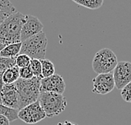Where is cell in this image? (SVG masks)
I'll return each mask as SVG.
<instances>
[{
	"label": "cell",
	"instance_id": "cell-24",
	"mask_svg": "<svg viewBox=\"0 0 131 125\" xmlns=\"http://www.w3.org/2000/svg\"><path fill=\"white\" fill-rule=\"evenodd\" d=\"M57 125H77V124L71 123V122H70V121L66 120L64 122H61V123H58Z\"/></svg>",
	"mask_w": 131,
	"mask_h": 125
},
{
	"label": "cell",
	"instance_id": "cell-25",
	"mask_svg": "<svg viewBox=\"0 0 131 125\" xmlns=\"http://www.w3.org/2000/svg\"><path fill=\"white\" fill-rule=\"evenodd\" d=\"M2 74H0V101H1V92L3 90V87H4V82H3V79H2Z\"/></svg>",
	"mask_w": 131,
	"mask_h": 125
},
{
	"label": "cell",
	"instance_id": "cell-6",
	"mask_svg": "<svg viewBox=\"0 0 131 125\" xmlns=\"http://www.w3.org/2000/svg\"><path fill=\"white\" fill-rule=\"evenodd\" d=\"M18 118L25 123L35 124L45 119L46 118V115L37 101L19 110Z\"/></svg>",
	"mask_w": 131,
	"mask_h": 125
},
{
	"label": "cell",
	"instance_id": "cell-27",
	"mask_svg": "<svg viewBox=\"0 0 131 125\" xmlns=\"http://www.w3.org/2000/svg\"><path fill=\"white\" fill-rule=\"evenodd\" d=\"M5 46L4 45V44H2V43H0V52H1L2 51V50H3V48H4V47Z\"/></svg>",
	"mask_w": 131,
	"mask_h": 125
},
{
	"label": "cell",
	"instance_id": "cell-12",
	"mask_svg": "<svg viewBox=\"0 0 131 125\" xmlns=\"http://www.w3.org/2000/svg\"><path fill=\"white\" fill-rule=\"evenodd\" d=\"M2 79L5 85L14 84L19 79V68L15 65L14 67L5 70L2 74Z\"/></svg>",
	"mask_w": 131,
	"mask_h": 125
},
{
	"label": "cell",
	"instance_id": "cell-5",
	"mask_svg": "<svg viewBox=\"0 0 131 125\" xmlns=\"http://www.w3.org/2000/svg\"><path fill=\"white\" fill-rule=\"evenodd\" d=\"M118 64L115 53L109 48H103L94 55L92 67L97 74L112 73Z\"/></svg>",
	"mask_w": 131,
	"mask_h": 125
},
{
	"label": "cell",
	"instance_id": "cell-26",
	"mask_svg": "<svg viewBox=\"0 0 131 125\" xmlns=\"http://www.w3.org/2000/svg\"><path fill=\"white\" fill-rule=\"evenodd\" d=\"M73 2H75L76 4H79V5H83V4H84V1L85 0H72Z\"/></svg>",
	"mask_w": 131,
	"mask_h": 125
},
{
	"label": "cell",
	"instance_id": "cell-2",
	"mask_svg": "<svg viewBox=\"0 0 131 125\" xmlns=\"http://www.w3.org/2000/svg\"><path fill=\"white\" fill-rule=\"evenodd\" d=\"M41 78L33 77L29 79H19L14 83L19 96V110L38 101L40 93Z\"/></svg>",
	"mask_w": 131,
	"mask_h": 125
},
{
	"label": "cell",
	"instance_id": "cell-14",
	"mask_svg": "<svg viewBox=\"0 0 131 125\" xmlns=\"http://www.w3.org/2000/svg\"><path fill=\"white\" fill-rule=\"evenodd\" d=\"M14 12L16 10L10 0H0V24Z\"/></svg>",
	"mask_w": 131,
	"mask_h": 125
},
{
	"label": "cell",
	"instance_id": "cell-23",
	"mask_svg": "<svg viewBox=\"0 0 131 125\" xmlns=\"http://www.w3.org/2000/svg\"><path fill=\"white\" fill-rule=\"evenodd\" d=\"M0 125H10V122L4 115L0 114Z\"/></svg>",
	"mask_w": 131,
	"mask_h": 125
},
{
	"label": "cell",
	"instance_id": "cell-4",
	"mask_svg": "<svg viewBox=\"0 0 131 125\" xmlns=\"http://www.w3.org/2000/svg\"><path fill=\"white\" fill-rule=\"evenodd\" d=\"M47 43L48 41L45 32L41 31L34 37L22 41L19 54H25L31 59L42 60L46 57Z\"/></svg>",
	"mask_w": 131,
	"mask_h": 125
},
{
	"label": "cell",
	"instance_id": "cell-19",
	"mask_svg": "<svg viewBox=\"0 0 131 125\" xmlns=\"http://www.w3.org/2000/svg\"><path fill=\"white\" fill-rule=\"evenodd\" d=\"M30 68L34 74V77L42 79V74H41V62L39 59H31L30 61Z\"/></svg>",
	"mask_w": 131,
	"mask_h": 125
},
{
	"label": "cell",
	"instance_id": "cell-8",
	"mask_svg": "<svg viewBox=\"0 0 131 125\" xmlns=\"http://www.w3.org/2000/svg\"><path fill=\"white\" fill-rule=\"evenodd\" d=\"M115 87L113 73L97 74L93 79V91L95 94L107 95Z\"/></svg>",
	"mask_w": 131,
	"mask_h": 125
},
{
	"label": "cell",
	"instance_id": "cell-7",
	"mask_svg": "<svg viewBox=\"0 0 131 125\" xmlns=\"http://www.w3.org/2000/svg\"><path fill=\"white\" fill-rule=\"evenodd\" d=\"M115 86L122 90L124 86L131 82V62L128 61L118 62L113 71Z\"/></svg>",
	"mask_w": 131,
	"mask_h": 125
},
{
	"label": "cell",
	"instance_id": "cell-22",
	"mask_svg": "<svg viewBox=\"0 0 131 125\" xmlns=\"http://www.w3.org/2000/svg\"><path fill=\"white\" fill-rule=\"evenodd\" d=\"M34 77V74L30 68V66L19 68V78L23 79H29Z\"/></svg>",
	"mask_w": 131,
	"mask_h": 125
},
{
	"label": "cell",
	"instance_id": "cell-21",
	"mask_svg": "<svg viewBox=\"0 0 131 125\" xmlns=\"http://www.w3.org/2000/svg\"><path fill=\"white\" fill-rule=\"evenodd\" d=\"M121 97L126 102L131 103V82L121 90Z\"/></svg>",
	"mask_w": 131,
	"mask_h": 125
},
{
	"label": "cell",
	"instance_id": "cell-15",
	"mask_svg": "<svg viewBox=\"0 0 131 125\" xmlns=\"http://www.w3.org/2000/svg\"><path fill=\"white\" fill-rule=\"evenodd\" d=\"M41 62V74H42V79L47 78L55 74V66L54 64L49 60V59H42Z\"/></svg>",
	"mask_w": 131,
	"mask_h": 125
},
{
	"label": "cell",
	"instance_id": "cell-18",
	"mask_svg": "<svg viewBox=\"0 0 131 125\" xmlns=\"http://www.w3.org/2000/svg\"><path fill=\"white\" fill-rule=\"evenodd\" d=\"M30 61H31V58L25 54H19L15 58L16 66L19 68H25V67L29 66Z\"/></svg>",
	"mask_w": 131,
	"mask_h": 125
},
{
	"label": "cell",
	"instance_id": "cell-3",
	"mask_svg": "<svg viewBox=\"0 0 131 125\" xmlns=\"http://www.w3.org/2000/svg\"><path fill=\"white\" fill-rule=\"evenodd\" d=\"M38 102L46 118H53L61 114L67 105V101L63 95L53 92H40Z\"/></svg>",
	"mask_w": 131,
	"mask_h": 125
},
{
	"label": "cell",
	"instance_id": "cell-17",
	"mask_svg": "<svg viewBox=\"0 0 131 125\" xmlns=\"http://www.w3.org/2000/svg\"><path fill=\"white\" fill-rule=\"evenodd\" d=\"M15 65V58L0 57V74H3L5 70L13 68Z\"/></svg>",
	"mask_w": 131,
	"mask_h": 125
},
{
	"label": "cell",
	"instance_id": "cell-13",
	"mask_svg": "<svg viewBox=\"0 0 131 125\" xmlns=\"http://www.w3.org/2000/svg\"><path fill=\"white\" fill-rule=\"evenodd\" d=\"M20 50H21V42L8 44L6 45L0 52V57L16 58L20 53Z\"/></svg>",
	"mask_w": 131,
	"mask_h": 125
},
{
	"label": "cell",
	"instance_id": "cell-10",
	"mask_svg": "<svg viewBox=\"0 0 131 125\" xmlns=\"http://www.w3.org/2000/svg\"><path fill=\"white\" fill-rule=\"evenodd\" d=\"M65 90V80L60 74H55L47 78L41 79L40 92H53L63 95Z\"/></svg>",
	"mask_w": 131,
	"mask_h": 125
},
{
	"label": "cell",
	"instance_id": "cell-11",
	"mask_svg": "<svg viewBox=\"0 0 131 125\" xmlns=\"http://www.w3.org/2000/svg\"><path fill=\"white\" fill-rule=\"evenodd\" d=\"M0 102L8 108L19 110V96L15 85H4Z\"/></svg>",
	"mask_w": 131,
	"mask_h": 125
},
{
	"label": "cell",
	"instance_id": "cell-1",
	"mask_svg": "<svg viewBox=\"0 0 131 125\" xmlns=\"http://www.w3.org/2000/svg\"><path fill=\"white\" fill-rule=\"evenodd\" d=\"M25 20V14L18 11L6 18L0 24V43L6 46L21 42L20 33Z\"/></svg>",
	"mask_w": 131,
	"mask_h": 125
},
{
	"label": "cell",
	"instance_id": "cell-16",
	"mask_svg": "<svg viewBox=\"0 0 131 125\" xmlns=\"http://www.w3.org/2000/svg\"><path fill=\"white\" fill-rule=\"evenodd\" d=\"M18 113H19V110L8 108L0 102V114L4 115V117L7 118L9 122H13V121L19 119Z\"/></svg>",
	"mask_w": 131,
	"mask_h": 125
},
{
	"label": "cell",
	"instance_id": "cell-9",
	"mask_svg": "<svg viewBox=\"0 0 131 125\" xmlns=\"http://www.w3.org/2000/svg\"><path fill=\"white\" fill-rule=\"evenodd\" d=\"M43 27V24L37 17L31 15V14L25 15V23L23 24L21 33H20L21 42L39 34L42 31Z\"/></svg>",
	"mask_w": 131,
	"mask_h": 125
},
{
	"label": "cell",
	"instance_id": "cell-20",
	"mask_svg": "<svg viewBox=\"0 0 131 125\" xmlns=\"http://www.w3.org/2000/svg\"><path fill=\"white\" fill-rule=\"evenodd\" d=\"M103 4V0H85L83 7L90 8V10H97Z\"/></svg>",
	"mask_w": 131,
	"mask_h": 125
}]
</instances>
